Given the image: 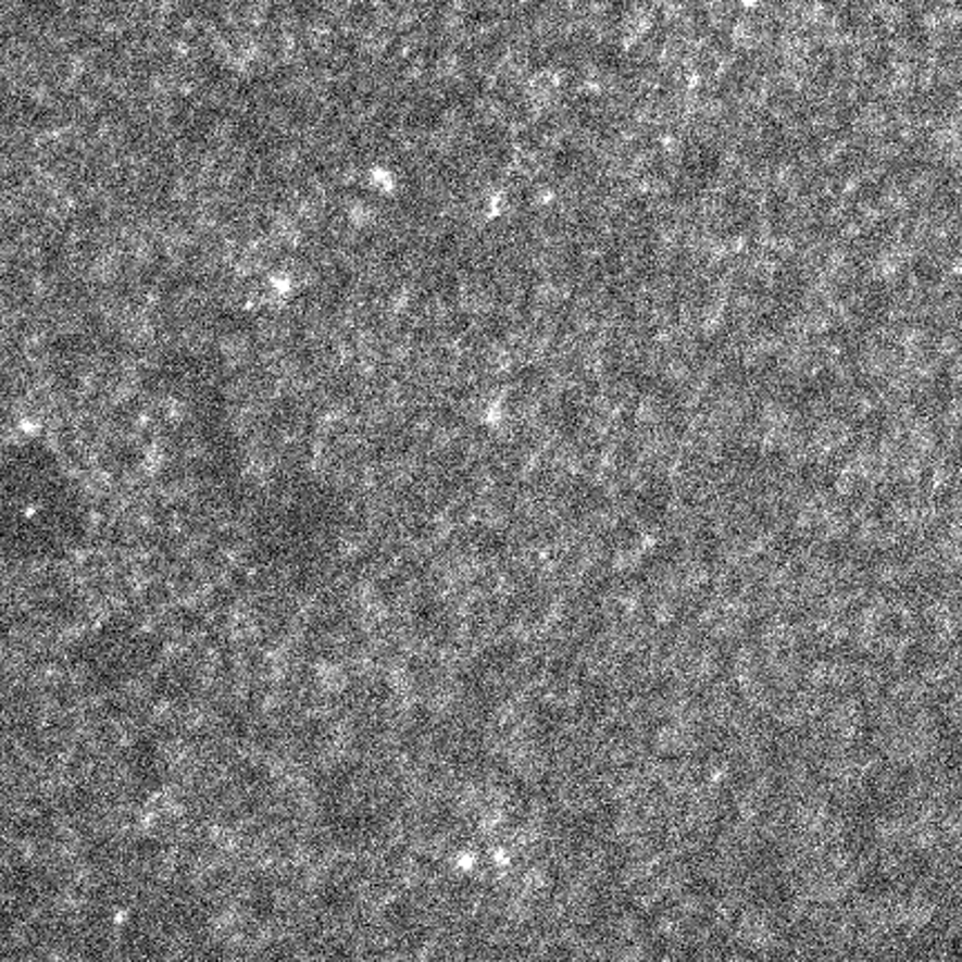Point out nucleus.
I'll return each mask as SVG.
<instances>
[{"mask_svg":"<svg viewBox=\"0 0 962 962\" xmlns=\"http://www.w3.org/2000/svg\"><path fill=\"white\" fill-rule=\"evenodd\" d=\"M401 807L399 785L371 764H339L318 777L316 813L326 836L343 847L382 838Z\"/></svg>","mask_w":962,"mask_h":962,"instance_id":"f257e3e1","label":"nucleus"}]
</instances>
